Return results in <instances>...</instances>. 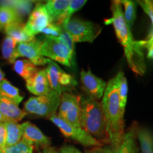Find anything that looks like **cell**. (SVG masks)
<instances>
[{"instance_id":"cell-1","label":"cell","mask_w":153,"mask_h":153,"mask_svg":"<svg viewBox=\"0 0 153 153\" xmlns=\"http://www.w3.org/2000/svg\"><path fill=\"white\" fill-rule=\"evenodd\" d=\"M111 18L106 19V24H112L116 37L123 48L124 55L130 69L138 75H143L146 71L142 41L134 39L131 29L126 24L123 9L120 1H113L111 5Z\"/></svg>"},{"instance_id":"cell-2","label":"cell","mask_w":153,"mask_h":153,"mask_svg":"<svg viewBox=\"0 0 153 153\" xmlns=\"http://www.w3.org/2000/svg\"><path fill=\"white\" fill-rule=\"evenodd\" d=\"M106 119L108 145L115 147L121 142L125 134L124 114L120 108L118 91V77L108 82L101 101Z\"/></svg>"},{"instance_id":"cell-3","label":"cell","mask_w":153,"mask_h":153,"mask_svg":"<svg viewBox=\"0 0 153 153\" xmlns=\"http://www.w3.org/2000/svg\"><path fill=\"white\" fill-rule=\"evenodd\" d=\"M80 126L104 145H108L106 119L101 101L87 95L81 97Z\"/></svg>"},{"instance_id":"cell-4","label":"cell","mask_w":153,"mask_h":153,"mask_svg":"<svg viewBox=\"0 0 153 153\" xmlns=\"http://www.w3.org/2000/svg\"><path fill=\"white\" fill-rule=\"evenodd\" d=\"M61 95V94L52 90L47 95L30 97L24 104V111L27 114L48 118L57 114Z\"/></svg>"},{"instance_id":"cell-5","label":"cell","mask_w":153,"mask_h":153,"mask_svg":"<svg viewBox=\"0 0 153 153\" xmlns=\"http://www.w3.org/2000/svg\"><path fill=\"white\" fill-rule=\"evenodd\" d=\"M52 123L58 128L63 135L72 139L85 147H102L104 144L97 140L85 130L81 127H76L67 123L65 120L60 118L57 114L48 118Z\"/></svg>"},{"instance_id":"cell-6","label":"cell","mask_w":153,"mask_h":153,"mask_svg":"<svg viewBox=\"0 0 153 153\" xmlns=\"http://www.w3.org/2000/svg\"><path fill=\"white\" fill-rule=\"evenodd\" d=\"M62 28L71 36L74 43H92L101 30L99 25L94 22L76 18L70 19Z\"/></svg>"},{"instance_id":"cell-7","label":"cell","mask_w":153,"mask_h":153,"mask_svg":"<svg viewBox=\"0 0 153 153\" xmlns=\"http://www.w3.org/2000/svg\"><path fill=\"white\" fill-rule=\"evenodd\" d=\"M47 65L45 70L52 90L62 94L72 91L77 85V82L73 76L62 70L54 61L48 59Z\"/></svg>"},{"instance_id":"cell-8","label":"cell","mask_w":153,"mask_h":153,"mask_svg":"<svg viewBox=\"0 0 153 153\" xmlns=\"http://www.w3.org/2000/svg\"><path fill=\"white\" fill-rule=\"evenodd\" d=\"M81 96L65 92L61 95V100L57 116L67 123L76 127L80 126L81 116Z\"/></svg>"},{"instance_id":"cell-9","label":"cell","mask_w":153,"mask_h":153,"mask_svg":"<svg viewBox=\"0 0 153 153\" xmlns=\"http://www.w3.org/2000/svg\"><path fill=\"white\" fill-rule=\"evenodd\" d=\"M41 53L43 57L56 61L66 67H71L74 62V57L68 48L55 38L45 36L42 41Z\"/></svg>"},{"instance_id":"cell-10","label":"cell","mask_w":153,"mask_h":153,"mask_svg":"<svg viewBox=\"0 0 153 153\" xmlns=\"http://www.w3.org/2000/svg\"><path fill=\"white\" fill-rule=\"evenodd\" d=\"M80 79L82 89L85 91L87 95L97 100L102 98L107 85V83L104 80L96 76L90 71V70H88L87 71L82 70Z\"/></svg>"},{"instance_id":"cell-11","label":"cell","mask_w":153,"mask_h":153,"mask_svg":"<svg viewBox=\"0 0 153 153\" xmlns=\"http://www.w3.org/2000/svg\"><path fill=\"white\" fill-rule=\"evenodd\" d=\"M42 41L35 38L31 41L18 43L16 52L17 57H25L35 65L41 66L47 64L48 58L43 57L41 53Z\"/></svg>"},{"instance_id":"cell-12","label":"cell","mask_w":153,"mask_h":153,"mask_svg":"<svg viewBox=\"0 0 153 153\" xmlns=\"http://www.w3.org/2000/svg\"><path fill=\"white\" fill-rule=\"evenodd\" d=\"M50 19L45 4L38 3L30 13L25 28L28 34L35 36L41 33L42 30L50 24Z\"/></svg>"},{"instance_id":"cell-13","label":"cell","mask_w":153,"mask_h":153,"mask_svg":"<svg viewBox=\"0 0 153 153\" xmlns=\"http://www.w3.org/2000/svg\"><path fill=\"white\" fill-rule=\"evenodd\" d=\"M137 124L134 123L127 131L125 132L121 142L115 147L106 145L103 146L105 153H136L138 151L137 146Z\"/></svg>"},{"instance_id":"cell-14","label":"cell","mask_w":153,"mask_h":153,"mask_svg":"<svg viewBox=\"0 0 153 153\" xmlns=\"http://www.w3.org/2000/svg\"><path fill=\"white\" fill-rule=\"evenodd\" d=\"M26 86L28 90L36 97L47 95L52 91L45 69L38 70L32 77L26 80Z\"/></svg>"},{"instance_id":"cell-15","label":"cell","mask_w":153,"mask_h":153,"mask_svg":"<svg viewBox=\"0 0 153 153\" xmlns=\"http://www.w3.org/2000/svg\"><path fill=\"white\" fill-rule=\"evenodd\" d=\"M21 126L22 129V138L43 149L50 147L51 144V139L44 135L37 126L28 121L21 124Z\"/></svg>"},{"instance_id":"cell-16","label":"cell","mask_w":153,"mask_h":153,"mask_svg":"<svg viewBox=\"0 0 153 153\" xmlns=\"http://www.w3.org/2000/svg\"><path fill=\"white\" fill-rule=\"evenodd\" d=\"M0 113L9 121L18 123L22 120L27 113L21 109L17 104L0 94Z\"/></svg>"},{"instance_id":"cell-17","label":"cell","mask_w":153,"mask_h":153,"mask_svg":"<svg viewBox=\"0 0 153 153\" xmlns=\"http://www.w3.org/2000/svg\"><path fill=\"white\" fill-rule=\"evenodd\" d=\"M71 0H49L45 4V8L48 14L50 22L56 24L58 22L68 6L70 5Z\"/></svg>"},{"instance_id":"cell-18","label":"cell","mask_w":153,"mask_h":153,"mask_svg":"<svg viewBox=\"0 0 153 153\" xmlns=\"http://www.w3.org/2000/svg\"><path fill=\"white\" fill-rule=\"evenodd\" d=\"M4 28L7 36L13 38L17 44L31 41L35 38L26 31L23 22L14 23L5 26Z\"/></svg>"},{"instance_id":"cell-19","label":"cell","mask_w":153,"mask_h":153,"mask_svg":"<svg viewBox=\"0 0 153 153\" xmlns=\"http://www.w3.org/2000/svg\"><path fill=\"white\" fill-rule=\"evenodd\" d=\"M137 139L141 153H153V133L150 129L137 126Z\"/></svg>"},{"instance_id":"cell-20","label":"cell","mask_w":153,"mask_h":153,"mask_svg":"<svg viewBox=\"0 0 153 153\" xmlns=\"http://www.w3.org/2000/svg\"><path fill=\"white\" fill-rule=\"evenodd\" d=\"M7 129V142L6 148L13 146L22 138V129L21 124L14 121L4 122Z\"/></svg>"},{"instance_id":"cell-21","label":"cell","mask_w":153,"mask_h":153,"mask_svg":"<svg viewBox=\"0 0 153 153\" xmlns=\"http://www.w3.org/2000/svg\"><path fill=\"white\" fill-rule=\"evenodd\" d=\"M13 65L14 71L26 81L32 77L38 70L35 65L28 60H16Z\"/></svg>"},{"instance_id":"cell-22","label":"cell","mask_w":153,"mask_h":153,"mask_svg":"<svg viewBox=\"0 0 153 153\" xmlns=\"http://www.w3.org/2000/svg\"><path fill=\"white\" fill-rule=\"evenodd\" d=\"M17 22H22V19L13 7L6 4L0 6V24L3 27Z\"/></svg>"},{"instance_id":"cell-23","label":"cell","mask_w":153,"mask_h":153,"mask_svg":"<svg viewBox=\"0 0 153 153\" xmlns=\"http://www.w3.org/2000/svg\"><path fill=\"white\" fill-rule=\"evenodd\" d=\"M0 94L17 105L23 100V97L19 94L18 88L13 86L8 80L5 79L0 82Z\"/></svg>"},{"instance_id":"cell-24","label":"cell","mask_w":153,"mask_h":153,"mask_svg":"<svg viewBox=\"0 0 153 153\" xmlns=\"http://www.w3.org/2000/svg\"><path fill=\"white\" fill-rule=\"evenodd\" d=\"M16 41L13 38L7 36L4 38L2 42V46H1L2 56L10 64H14L18 58L16 52Z\"/></svg>"},{"instance_id":"cell-25","label":"cell","mask_w":153,"mask_h":153,"mask_svg":"<svg viewBox=\"0 0 153 153\" xmlns=\"http://www.w3.org/2000/svg\"><path fill=\"white\" fill-rule=\"evenodd\" d=\"M118 77V91L119 96L120 108L125 112L126 106L128 101V81L124 74V72L120 71L116 74Z\"/></svg>"},{"instance_id":"cell-26","label":"cell","mask_w":153,"mask_h":153,"mask_svg":"<svg viewBox=\"0 0 153 153\" xmlns=\"http://www.w3.org/2000/svg\"><path fill=\"white\" fill-rule=\"evenodd\" d=\"M86 3H87L86 0H71V2L68 6V9H66L65 12L55 24L61 26L62 28L64 27L69 22V21L71 19L72 14L81 9L85 5Z\"/></svg>"},{"instance_id":"cell-27","label":"cell","mask_w":153,"mask_h":153,"mask_svg":"<svg viewBox=\"0 0 153 153\" xmlns=\"http://www.w3.org/2000/svg\"><path fill=\"white\" fill-rule=\"evenodd\" d=\"M120 4L123 6V16L128 26L132 29L136 18V5L135 1L131 0H120Z\"/></svg>"},{"instance_id":"cell-28","label":"cell","mask_w":153,"mask_h":153,"mask_svg":"<svg viewBox=\"0 0 153 153\" xmlns=\"http://www.w3.org/2000/svg\"><path fill=\"white\" fill-rule=\"evenodd\" d=\"M4 153H33V145L24 138L13 146L5 148L2 150Z\"/></svg>"},{"instance_id":"cell-29","label":"cell","mask_w":153,"mask_h":153,"mask_svg":"<svg viewBox=\"0 0 153 153\" xmlns=\"http://www.w3.org/2000/svg\"><path fill=\"white\" fill-rule=\"evenodd\" d=\"M5 4L13 7L21 17L28 14L32 7V2L30 1H6Z\"/></svg>"},{"instance_id":"cell-30","label":"cell","mask_w":153,"mask_h":153,"mask_svg":"<svg viewBox=\"0 0 153 153\" xmlns=\"http://www.w3.org/2000/svg\"><path fill=\"white\" fill-rule=\"evenodd\" d=\"M63 45H65L68 48V49L70 51V54L72 57L74 56V42L71 37V36L65 30L63 29L61 35L58 38H55Z\"/></svg>"},{"instance_id":"cell-31","label":"cell","mask_w":153,"mask_h":153,"mask_svg":"<svg viewBox=\"0 0 153 153\" xmlns=\"http://www.w3.org/2000/svg\"><path fill=\"white\" fill-rule=\"evenodd\" d=\"M63 30V28L61 26H57L55 24L50 23L44 29L42 30L41 33H44L46 37L57 38L61 35Z\"/></svg>"},{"instance_id":"cell-32","label":"cell","mask_w":153,"mask_h":153,"mask_svg":"<svg viewBox=\"0 0 153 153\" xmlns=\"http://www.w3.org/2000/svg\"><path fill=\"white\" fill-rule=\"evenodd\" d=\"M137 3L140 5L143 11L150 17L151 22L153 25V1L143 0V1H137Z\"/></svg>"},{"instance_id":"cell-33","label":"cell","mask_w":153,"mask_h":153,"mask_svg":"<svg viewBox=\"0 0 153 153\" xmlns=\"http://www.w3.org/2000/svg\"><path fill=\"white\" fill-rule=\"evenodd\" d=\"M143 48L147 49V57L150 60H153V30L151 32L148 38L145 41H142Z\"/></svg>"},{"instance_id":"cell-34","label":"cell","mask_w":153,"mask_h":153,"mask_svg":"<svg viewBox=\"0 0 153 153\" xmlns=\"http://www.w3.org/2000/svg\"><path fill=\"white\" fill-rule=\"evenodd\" d=\"M7 142V129L4 122L0 123V150H3L6 148Z\"/></svg>"},{"instance_id":"cell-35","label":"cell","mask_w":153,"mask_h":153,"mask_svg":"<svg viewBox=\"0 0 153 153\" xmlns=\"http://www.w3.org/2000/svg\"><path fill=\"white\" fill-rule=\"evenodd\" d=\"M60 153H82L79 149L73 145H65L59 150Z\"/></svg>"},{"instance_id":"cell-36","label":"cell","mask_w":153,"mask_h":153,"mask_svg":"<svg viewBox=\"0 0 153 153\" xmlns=\"http://www.w3.org/2000/svg\"><path fill=\"white\" fill-rule=\"evenodd\" d=\"M86 153H105L104 148L102 147H95L91 150L86 151Z\"/></svg>"},{"instance_id":"cell-37","label":"cell","mask_w":153,"mask_h":153,"mask_svg":"<svg viewBox=\"0 0 153 153\" xmlns=\"http://www.w3.org/2000/svg\"><path fill=\"white\" fill-rule=\"evenodd\" d=\"M43 153H60L58 150H57L55 148H53V147H48V148H45L43 149Z\"/></svg>"},{"instance_id":"cell-38","label":"cell","mask_w":153,"mask_h":153,"mask_svg":"<svg viewBox=\"0 0 153 153\" xmlns=\"http://www.w3.org/2000/svg\"><path fill=\"white\" fill-rule=\"evenodd\" d=\"M4 79V73L2 70L0 69V82L2 81Z\"/></svg>"},{"instance_id":"cell-39","label":"cell","mask_w":153,"mask_h":153,"mask_svg":"<svg viewBox=\"0 0 153 153\" xmlns=\"http://www.w3.org/2000/svg\"><path fill=\"white\" fill-rule=\"evenodd\" d=\"M5 121H7V120H6V118L2 116V114L0 113V123H2V122H5Z\"/></svg>"},{"instance_id":"cell-40","label":"cell","mask_w":153,"mask_h":153,"mask_svg":"<svg viewBox=\"0 0 153 153\" xmlns=\"http://www.w3.org/2000/svg\"><path fill=\"white\" fill-rule=\"evenodd\" d=\"M2 28H3V26H1V24H0V30H1V29H2Z\"/></svg>"},{"instance_id":"cell-41","label":"cell","mask_w":153,"mask_h":153,"mask_svg":"<svg viewBox=\"0 0 153 153\" xmlns=\"http://www.w3.org/2000/svg\"><path fill=\"white\" fill-rule=\"evenodd\" d=\"M0 153H4V152L2 150H1V151H0Z\"/></svg>"},{"instance_id":"cell-42","label":"cell","mask_w":153,"mask_h":153,"mask_svg":"<svg viewBox=\"0 0 153 153\" xmlns=\"http://www.w3.org/2000/svg\"><path fill=\"white\" fill-rule=\"evenodd\" d=\"M136 153H139V152H138V151H137V152Z\"/></svg>"},{"instance_id":"cell-43","label":"cell","mask_w":153,"mask_h":153,"mask_svg":"<svg viewBox=\"0 0 153 153\" xmlns=\"http://www.w3.org/2000/svg\"><path fill=\"white\" fill-rule=\"evenodd\" d=\"M40 153H41V152H40Z\"/></svg>"},{"instance_id":"cell-44","label":"cell","mask_w":153,"mask_h":153,"mask_svg":"<svg viewBox=\"0 0 153 153\" xmlns=\"http://www.w3.org/2000/svg\"><path fill=\"white\" fill-rule=\"evenodd\" d=\"M0 151H1V150H0Z\"/></svg>"}]
</instances>
